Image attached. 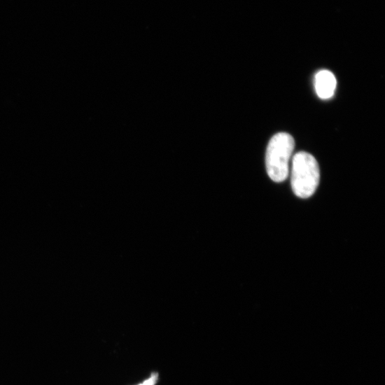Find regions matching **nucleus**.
I'll list each match as a JSON object with an SVG mask.
<instances>
[{
	"label": "nucleus",
	"instance_id": "nucleus-1",
	"mask_svg": "<svg viewBox=\"0 0 385 385\" xmlns=\"http://www.w3.org/2000/svg\"><path fill=\"white\" fill-rule=\"evenodd\" d=\"M320 182V168L312 154L301 151L293 158L291 185L295 195L307 199L314 195Z\"/></svg>",
	"mask_w": 385,
	"mask_h": 385
},
{
	"label": "nucleus",
	"instance_id": "nucleus-2",
	"mask_svg": "<svg viewBox=\"0 0 385 385\" xmlns=\"http://www.w3.org/2000/svg\"><path fill=\"white\" fill-rule=\"evenodd\" d=\"M295 148V141L287 133H279L270 141L266 152V168L275 182L284 181L289 174V163Z\"/></svg>",
	"mask_w": 385,
	"mask_h": 385
},
{
	"label": "nucleus",
	"instance_id": "nucleus-3",
	"mask_svg": "<svg viewBox=\"0 0 385 385\" xmlns=\"http://www.w3.org/2000/svg\"><path fill=\"white\" fill-rule=\"evenodd\" d=\"M337 86L335 75L328 70H321L315 77V88L318 96L322 99L333 97Z\"/></svg>",
	"mask_w": 385,
	"mask_h": 385
},
{
	"label": "nucleus",
	"instance_id": "nucleus-4",
	"mask_svg": "<svg viewBox=\"0 0 385 385\" xmlns=\"http://www.w3.org/2000/svg\"><path fill=\"white\" fill-rule=\"evenodd\" d=\"M158 379V374L153 373L149 379L144 381L142 384L139 385H154L157 383Z\"/></svg>",
	"mask_w": 385,
	"mask_h": 385
}]
</instances>
